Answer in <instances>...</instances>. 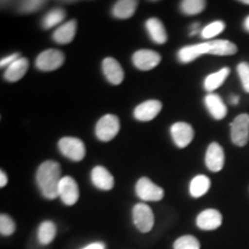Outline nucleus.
I'll use <instances>...</instances> for the list:
<instances>
[{
  "label": "nucleus",
  "instance_id": "f257e3e1",
  "mask_svg": "<svg viewBox=\"0 0 249 249\" xmlns=\"http://www.w3.org/2000/svg\"><path fill=\"white\" fill-rule=\"evenodd\" d=\"M238 52V48L234 43L225 39H213L210 42L200 43V44L188 45L180 49L178 52L179 61L183 64L194 61L195 59L203 54L213 55H233Z\"/></svg>",
  "mask_w": 249,
  "mask_h": 249
},
{
  "label": "nucleus",
  "instance_id": "f03ea898",
  "mask_svg": "<svg viewBox=\"0 0 249 249\" xmlns=\"http://www.w3.org/2000/svg\"><path fill=\"white\" fill-rule=\"evenodd\" d=\"M61 179V167L55 160H46L37 169V185L39 187L40 193L48 200H54L59 197V183Z\"/></svg>",
  "mask_w": 249,
  "mask_h": 249
},
{
  "label": "nucleus",
  "instance_id": "7ed1b4c3",
  "mask_svg": "<svg viewBox=\"0 0 249 249\" xmlns=\"http://www.w3.org/2000/svg\"><path fill=\"white\" fill-rule=\"evenodd\" d=\"M120 130L119 118L114 114H105L96 124V136L99 141L108 142L118 135Z\"/></svg>",
  "mask_w": 249,
  "mask_h": 249
},
{
  "label": "nucleus",
  "instance_id": "20e7f679",
  "mask_svg": "<svg viewBox=\"0 0 249 249\" xmlns=\"http://www.w3.org/2000/svg\"><path fill=\"white\" fill-rule=\"evenodd\" d=\"M59 150L65 157L73 161H81L86 156L85 143L77 138L66 136L58 142Z\"/></svg>",
  "mask_w": 249,
  "mask_h": 249
},
{
  "label": "nucleus",
  "instance_id": "39448f33",
  "mask_svg": "<svg viewBox=\"0 0 249 249\" xmlns=\"http://www.w3.org/2000/svg\"><path fill=\"white\" fill-rule=\"evenodd\" d=\"M65 62V54L57 49H49L39 53L36 59L37 70L42 71H52L60 68Z\"/></svg>",
  "mask_w": 249,
  "mask_h": 249
},
{
  "label": "nucleus",
  "instance_id": "423d86ee",
  "mask_svg": "<svg viewBox=\"0 0 249 249\" xmlns=\"http://www.w3.org/2000/svg\"><path fill=\"white\" fill-rule=\"evenodd\" d=\"M231 140L238 147H245L249 141V114H239L231 123Z\"/></svg>",
  "mask_w": 249,
  "mask_h": 249
},
{
  "label": "nucleus",
  "instance_id": "0eeeda50",
  "mask_svg": "<svg viewBox=\"0 0 249 249\" xmlns=\"http://www.w3.org/2000/svg\"><path fill=\"white\" fill-rule=\"evenodd\" d=\"M135 193L142 201L157 202L164 197V189L145 177L139 179V181L136 182Z\"/></svg>",
  "mask_w": 249,
  "mask_h": 249
},
{
  "label": "nucleus",
  "instance_id": "6e6552de",
  "mask_svg": "<svg viewBox=\"0 0 249 249\" xmlns=\"http://www.w3.org/2000/svg\"><path fill=\"white\" fill-rule=\"evenodd\" d=\"M133 222L142 233H148L152 230L155 217L151 208L144 203H138L133 208Z\"/></svg>",
  "mask_w": 249,
  "mask_h": 249
},
{
  "label": "nucleus",
  "instance_id": "1a4fd4ad",
  "mask_svg": "<svg viewBox=\"0 0 249 249\" xmlns=\"http://www.w3.org/2000/svg\"><path fill=\"white\" fill-rule=\"evenodd\" d=\"M160 61V54L152 50H139L133 54L134 66L140 71H150L157 67Z\"/></svg>",
  "mask_w": 249,
  "mask_h": 249
},
{
  "label": "nucleus",
  "instance_id": "9d476101",
  "mask_svg": "<svg viewBox=\"0 0 249 249\" xmlns=\"http://www.w3.org/2000/svg\"><path fill=\"white\" fill-rule=\"evenodd\" d=\"M59 197L66 205H74L79 200V186L71 177H62L59 183Z\"/></svg>",
  "mask_w": 249,
  "mask_h": 249
},
{
  "label": "nucleus",
  "instance_id": "9b49d317",
  "mask_svg": "<svg viewBox=\"0 0 249 249\" xmlns=\"http://www.w3.org/2000/svg\"><path fill=\"white\" fill-rule=\"evenodd\" d=\"M225 164V154L222 145L217 142H213L207 149L205 154V165L211 172H219Z\"/></svg>",
  "mask_w": 249,
  "mask_h": 249
},
{
  "label": "nucleus",
  "instance_id": "f8f14e48",
  "mask_svg": "<svg viewBox=\"0 0 249 249\" xmlns=\"http://www.w3.org/2000/svg\"><path fill=\"white\" fill-rule=\"evenodd\" d=\"M171 136L177 147L186 148L194 139V129L187 123H176L171 127Z\"/></svg>",
  "mask_w": 249,
  "mask_h": 249
},
{
  "label": "nucleus",
  "instance_id": "ddd939ff",
  "mask_svg": "<svg viewBox=\"0 0 249 249\" xmlns=\"http://www.w3.org/2000/svg\"><path fill=\"white\" fill-rule=\"evenodd\" d=\"M161 103L157 99H149L141 103L134 110V117L140 121H151L158 116V113L161 111Z\"/></svg>",
  "mask_w": 249,
  "mask_h": 249
},
{
  "label": "nucleus",
  "instance_id": "4468645a",
  "mask_svg": "<svg viewBox=\"0 0 249 249\" xmlns=\"http://www.w3.org/2000/svg\"><path fill=\"white\" fill-rule=\"evenodd\" d=\"M223 216L216 209L203 210L196 218V225L204 231H213L222 225Z\"/></svg>",
  "mask_w": 249,
  "mask_h": 249
},
{
  "label": "nucleus",
  "instance_id": "2eb2a0df",
  "mask_svg": "<svg viewBox=\"0 0 249 249\" xmlns=\"http://www.w3.org/2000/svg\"><path fill=\"white\" fill-rule=\"evenodd\" d=\"M103 73H104L105 77L112 85L118 86L120 85L124 81V73L123 67L120 66V64L114 58H105L103 60Z\"/></svg>",
  "mask_w": 249,
  "mask_h": 249
},
{
  "label": "nucleus",
  "instance_id": "dca6fc26",
  "mask_svg": "<svg viewBox=\"0 0 249 249\" xmlns=\"http://www.w3.org/2000/svg\"><path fill=\"white\" fill-rule=\"evenodd\" d=\"M204 103L208 111L210 112L213 119L222 120L226 117L227 107L225 105V103L223 102V99L220 98L219 95H216L213 92L208 93L204 98Z\"/></svg>",
  "mask_w": 249,
  "mask_h": 249
},
{
  "label": "nucleus",
  "instance_id": "f3484780",
  "mask_svg": "<svg viewBox=\"0 0 249 249\" xmlns=\"http://www.w3.org/2000/svg\"><path fill=\"white\" fill-rule=\"evenodd\" d=\"M91 181L93 186L102 191H111L114 186V178L103 166H96L91 171Z\"/></svg>",
  "mask_w": 249,
  "mask_h": 249
},
{
  "label": "nucleus",
  "instance_id": "a211bd4d",
  "mask_svg": "<svg viewBox=\"0 0 249 249\" xmlns=\"http://www.w3.org/2000/svg\"><path fill=\"white\" fill-rule=\"evenodd\" d=\"M76 29H77V23L75 20H71L68 22L61 24L60 27L57 28L55 31L53 33V36L52 38L55 43L58 44H70L71 40L74 39L76 34Z\"/></svg>",
  "mask_w": 249,
  "mask_h": 249
},
{
  "label": "nucleus",
  "instance_id": "6ab92c4d",
  "mask_svg": "<svg viewBox=\"0 0 249 249\" xmlns=\"http://www.w3.org/2000/svg\"><path fill=\"white\" fill-rule=\"evenodd\" d=\"M145 29H147L150 38L156 44H165L167 40V34L165 27L160 18H151L145 22Z\"/></svg>",
  "mask_w": 249,
  "mask_h": 249
},
{
  "label": "nucleus",
  "instance_id": "aec40b11",
  "mask_svg": "<svg viewBox=\"0 0 249 249\" xmlns=\"http://www.w3.org/2000/svg\"><path fill=\"white\" fill-rule=\"evenodd\" d=\"M28 68H29V60L27 58H20L7 67L4 77L8 82H17L26 75Z\"/></svg>",
  "mask_w": 249,
  "mask_h": 249
},
{
  "label": "nucleus",
  "instance_id": "412c9836",
  "mask_svg": "<svg viewBox=\"0 0 249 249\" xmlns=\"http://www.w3.org/2000/svg\"><path fill=\"white\" fill-rule=\"evenodd\" d=\"M139 2L136 0H120L112 7V15L117 18H129L135 13Z\"/></svg>",
  "mask_w": 249,
  "mask_h": 249
},
{
  "label": "nucleus",
  "instance_id": "4be33fe9",
  "mask_svg": "<svg viewBox=\"0 0 249 249\" xmlns=\"http://www.w3.org/2000/svg\"><path fill=\"white\" fill-rule=\"evenodd\" d=\"M229 74H230V68L224 67L222 70L214 71V73L208 75L204 80V89L209 93L214 91V90L219 88V87L225 82V80L227 79V76H229Z\"/></svg>",
  "mask_w": 249,
  "mask_h": 249
},
{
  "label": "nucleus",
  "instance_id": "5701e85b",
  "mask_svg": "<svg viewBox=\"0 0 249 249\" xmlns=\"http://www.w3.org/2000/svg\"><path fill=\"white\" fill-rule=\"evenodd\" d=\"M55 234H57V226L51 220H45V222L40 223L37 231V239H38L39 244L46 246L51 244L54 240Z\"/></svg>",
  "mask_w": 249,
  "mask_h": 249
},
{
  "label": "nucleus",
  "instance_id": "b1692460",
  "mask_svg": "<svg viewBox=\"0 0 249 249\" xmlns=\"http://www.w3.org/2000/svg\"><path fill=\"white\" fill-rule=\"evenodd\" d=\"M210 179L207 176H203V174L196 176L189 185V193H191L192 197L198 198L207 194L210 189Z\"/></svg>",
  "mask_w": 249,
  "mask_h": 249
},
{
  "label": "nucleus",
  "instance_id": "393cba45",
  "mask_svg": "<svg viewBox=\"0 0 249 249\" xmlns=\"http://www.w3.org/2000/svg\"><path fill=\"white\" fill-rule=\"evenodd\" d=\"M66 18V12L62 8H54L52 11H50L48 14L43 18L42 26L44 29H51L55 26H58L59 23H61L64 21V18Z\"/></svg>",
  "mask_w": 249,
  "mask_h": 249
},
{
  "label": "nucleus",
  "instance_id": "a878e982",
  "mask_svg": "<svg viewBox=\"0 0 249 249\" xmlns=\"http://www.w3.org/2000/svg\"><path fill=\"white\" fill-rule=\"evenodd\" d=\"M207 2L204 0H183L180 4V9L185 15L200 14L205 8Z\"/></svg>",
  "mask_w": 249,
  "mask_h": 249
},
{
  "label": "nucleus",
  "instance_id": "bb28decb",
  "mask_svg": "<svg viewBox=\"0 0 249 249\" xmlns=\"http://www.w3.org/2000/svg\"><path fill=\"white\" fill-rule=\"evenodd\" d=\"M224 29H225V23L223 21H213L202 29L201 36L203 39H211L222 34Z\"/></svg>",
  "mask_w": 249,
  "mask_h": 249
},
{
  "label": "nucleus",
  "instance_id": "cd10ccee",
  "mask_svg": "<svg viewBox=\"0 0 249 249\" xmlns=\"http://www.w3.org/2000/svg\"><path fill=\"white\" fill-rule=\"evenodd\" d=\"M173 249H201V245L194 235H182L174 242Z\"/></svg>",
  "mask_w": 249,
  "mask_h": 249
},
{
  "label": "nucleus",
  "instance_id": "c85d7f7f",
  "mask_svg": "<svg viewBox=\"0 0 249 249\" xmlns=\"http://www.w3.org/2000/svg\"><path fill=\"white\" fill-rule=\"evenodd\" d=\"M15 229H17V226H15L14 220L8 214L1 213V216H0V233H1V235H12L15 232Z\"/></svg>",
  "mask_w": 249,
  "mask_h": 249
},
{
  "label": "nucleus",
  "instance_id": "c756f323",
  "mask_svg": "<svg viewBox=\"0 0 249 249\" xmlns=\"http://www.w3.org/2000/svg\"><path fill=\"white\" fill-rule=\"evenodd\" d=\"M236 70H238V74L241 80L244 90L249 93V64H247V62H240L238 67H236Z\"/></svg>",
  "mask_w": 249,
  "mask_h": 249
},
{
  "label": "nucleus",
  "instance_id": "7c9ffc66",
  "mask_svg": "<svg viewBox=\"0 0 249 249\" xmlns=\"http://www.w3.org/2000/svg\"><path fill=\"white\" fill-rule=\"evenodd\" d=\"M45 4V1H39V0H30V1H23L20 5V12L22 13H31L36 12Z\"/></svg>",
  "mask_w": 249,
  "mask_h": 249
},
{
  "label": "nucleus",
  "instance_id": "2f4dec72",
  "mask_svg": "<svg viewBox=\"0 0 249 249\" xmlns=\"http://www.w3.org/2000/svg\"><path fill=\"white\" fill-rule=\"evenodd\" d=\"M18 59H20V54H18V53H13V54L8 55V57L2 58L1 61H0V66H1V67L11 66V65L13 64V62L17 61Z\"/></svg>",
  "mask_w": 249,
  "mask_h": 249
},
{
  "label": "nucleus",
  "instance_id": "473e14b6",
  "mask_svg": "<svg viewBox=\"0 0 249 249\" xmlns=\"http://www.w3.org/2000/svg\"><path fill=\"white\" fill-rule=\"evenodd\" d=\"M82 249H105V245L103 242H92V244L86 246Z\"/></svg>",
  "mask_w": 249,
  "mask_h": 249
},
{
  "label": "nucleus",
  "instance_id": "72a5a7b5",
  "mask_svg": "<svg viewBox=\"0 0 249 249\" xmlns=\"http://www.w3.org/2000/svg\"><path fill=\"white\" fill-rule=\"evenodd\" d=\"M6 185H7V176L4 171H1L0 172V187H5Z\"/></svg>",
  "mask_w": 249,
  "mask_h": 249
},
{
  "label": "nucleus",
  "instance_id": "f704fd0d",
  "mask_svg": "<svg viewBox=\"0 0 249 249\" xmlns=\"http://www.w3.org/2000/svg\"><path fill=\"white\" fill-rule=\"evenodd\" d=\"M198 29H200V23H194L192 26V31H191V35L192 36H194V35H196V34L198 33Z\"/></svg>",
  "mask_w": 249,
  "mask_h": 249
},
{
  "label": "nucleus",
  "instance_id": "c9c22d12",
  "mask_svg": "<svg viewBox=\"0 0 249 249\" xmlns=\"http://www.w3.org/2000/svg\"><path fill=\"white\" fill-rule=\"evenodd\" d=\"M239 101H240V98H239V96H231L230 97V103H231L232 105H238L239 104Z\"/></svg>",
  "mask_w": 249,
  "mask_h": 249
},
{
  "label": "nucleus",
  "instance_id": "e433bc0d",
  "mask_svg": "<svg viewBox=\"0 0 249 249\" xmlns=\"http://www.w3.org/2000/svg\"><path fill=\"white\" fill-rule=\"evenodd\" d=\"M244 28H245V30L247 31V33H249V15L247 18H246V20L244 22Z\"/></svg>",
  "mask_w": 249,
  "mask_h": 249
},
{
  "label": "nucleus",
  "instance_id": "4c0bfd02",
  "mask_svg": "<svg viewBox=\"0 0 249 249\" xmlns=\"http://www.w3.org/2000/svg\"><path fill=\"white\" fill-rule=\"evenodd\" d=\"M241 2L245 5H249V0H241Z\"/></svg>",
  "mask_w": 249,
  "mask_h": 249
}]
</instances>
